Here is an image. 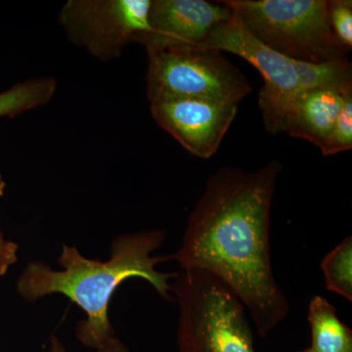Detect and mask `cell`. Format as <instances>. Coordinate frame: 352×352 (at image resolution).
I'll return each mask as SVG.
<instances>
[{
  "label": "cell",
  "instance_id": "9a60e30c",
  "mask_svg": "<svg viewBox=\"0 0 352 352\" xmlns=\"http://www.w3.org/2000/svg\"><path fill=\"white\" fill-rule=\"evenodd\" d=\"M352 147V92L344 96V104L330 135L322 147L324 156L349 151Z\"/></svg>",
  "mask_w": 352,
  "mask_h": 352
},
{
  "label": "cell",
  "instance_id": "9c48e42d",
  "mask_svg": "<svg viewBox=\"0 0 352 352\" xmlns=\"http://www.w3.org/2000/svg\"><path fill=\"white\" fill-rule=\"evenodd\" d=\"M232 10L221 1L152 0L149 10L151 32L138 39L146 50L166 46H201L210 32L226 22Z\"/></svg>",
  "mask_w": 352,
  "mask_h": 352
},
{
  "label": "cell",
  "instance_id": "8fae6325",
  "mask_svg": "<svg viewBox=\"0 0 352 352\" xmlns=\"http://www.w3.org/2000/svg\"><path fill=\"white\" fill-rule=\"evenodd\" d=\"M312 349L319 352H352V332L340 320L337 309L320 296H314L308 307Z\"/></svg>",
  "mask_w": 352,
  "mask_h": 352
},
{
  "label": "cell",
  "instance_id": "d6986e66",
  "mask_svg": "<svg viewBox=\"0 0 352 352\" xmlns=\"http://www.w3.org/2000/svg\"><path fill=\"white\" fill-rule=\"evenodd\" d=\"M47 352H68L63 342L56 336H52L50 339V346Z\"/></svg>",
  "mask_w": 352,
  "mask_h": 352
},
{
  "label": "cell",
  "instance_id": "44dd1931",
  "mask_svg": "<svg viewBox=\"0 0 352 352\" xmlns=\"http://www.w3.org/2000/svg\"><path fill=\"white\" fill-rule=\"evenodd\" d=\"M298 352H319L317 351H315V349H312V347H308V349H303L302 351Z\"/></svg>",
  "mask_w": 352,
  "mask_h": 352
},
{
  "label": "cell",
  "instance_id": "ac0fdd59",
  "mask_svg": "<svg viewBox=\"0 0 352 352\" xmlns=\"http://www.w3.org/2000/svg\"><path fill=\"white\" fill-rule=\"evenodd\" d=\"M95 352H131L129 349L120 340L113 338L112 340L106 342L100 349H96Z\"/></svg>",
  "mask_w": 352,
  "mask_h": 352
},
{
  "label": "cell",
  "instance_id": "2e32d148",
  "mask_svg": "<svg viewBox=\"0 0 352 352\" xmlns=\"http://www.w3.org/2000/svg\"><path fill=\"white\" fill-rule=\"evenodd\" d=\"M328 18L333 34L349 50L352 47V2L351 0L328 1Z\"/></svg>",
  "mask_w": 352,
  "mask_h": 352
},
{
  "label": "cell",
  "instance_id": "277c9868",
  "mask_svg": "<svg viewBox=\"0 0 352 352\" xmlns=\"http://www.w3.org/2000/svg\"><path fill=\"white\" fill-rule=\"evenodd\" d=\"M250 32L280 54L308 63L347 59L333 34L328 0H224Z\"/></svg>",
  "mask_w": 352,
  "mask_h": 352
},
{
  "label": "cell",
  "instance_id": "7c38bea8",
  "mask_svg": "<svg viewBox=\"0 0 352 352\" xmlns=\"http://www.w3.org/2000/svg\"><path fill=\"white\" fill-rule=\"evenodd\" d=\"M300 91L330 90L344 95L352 92V66L347 59L333 60L323 63L293 60Z\"/></svg>",
  "mask_w": 352,
  "mask_h": 352
},
{
  "label": "cell",
  "instance_id": "30bf717a",
  "mask_svg": "<svg viewBox=\"0 0 352 352\" xmlns=\"http://www.w3.org/2000/svg\"><path fill=\"white\" fill-rule=\"evenodd\" d=\"M344 95L330 90H302L292 103L281 132L309 141L321 150L339 117Z\"/></svg>",
  "mask_w": 352,
  "mask_h": 352
},
{
  "label": "cell",
  "instance_id": "5bb4252c",
  "mask_svg": "<svg viewBox=\"0 0 352 352\" xmlns=\"http://www.w3.org/2000/svg\"><path fill=\"white\" fill-rule=\"evenodd\" d=\"M321 270L328 291L352 302V238H346L324 256Z\"/></svg>",
  "mask_w": 352,
  "mask_h": 352
},
{
  "label": "cell",
  "instance_id": "ffe728a7",
  "mask_svg": "<svg viewBox=\"0 0 352 352\" xmlns=\"http://www.w3.org/2000/svg\"><path fill=\"white\" fill-rule=\"evenodd\" d=\"M6 183L4 182L3 176L0 173V197L4 195V191H6Z\"/></svg>",
  "mask_w": 352,
  "mask_h": 352
},
{
  "label": "cell",
  "instance_id": "52a82bcc",
  "mask_svg": "<svg viewBox=\"0 0 352 352\" xmlns=\"http://www.w3.org/2000/svg\"><path fill=\"white\" fill-rule=\"evenodd\" d=\"M200 47L233 53L258 69L264 80L258 96L264 126L270 133H280L285 117L300 92L293 59L254 38L234 11L228 20L212 29Z\"/></svg>",
  "mask_w": 352,
  "mask_h": 352
},
{
  "label": "cell",
  "instance_id": "3957f363",
  "mask_svg": "<svg viewBox=\"0 0 352 352\" xmlns=\"http://www.w3.org/2000/svg\"><path fill=\"white\" fill-rule=\"evenodd\" d=\"M171 294L179 307L178 352H256L244 305L214 275L182 270Z\"/></svg>",
  "mask_w": 352,
  "mask_h": 352
},
{
  "label": "cell",
  "instance_id": "ba28073f",
  "mask_svg": "<svg viewBox=\"0 0 352 352\" xmlns=\"http://www.w3.org/2000/svg\"><path fill=\"white\" fill-rule=\"evenodd\" d=\"M238 106L207 99H180L151 104V115L157 126L190 154L208 159L219 150Z\"/></svg>",
  "mask_w": 352,
  "mask_h": 352
},
{
  "label": "cell",
  "instance_id": "5b68a950",
  "mask_svg": "<svg viewBox=\"0 0 352 352\" xmlns=\"http://www.w3.org/2000/svg\"><path fill=\"white\" fill-rule=\"evenodd\" d=\"M146 51V91L151 104L180 99L239 104L252 92L244 74L220 51L200 46H166Z\"/></svg>",
  "mask_w": 352,
  "mask_h": 352
},
{
  "label": "cell",
  "instance_id": "6da1fadb",
  "mask_svg": "<svg viewBox=\"0 0 352 352\" xmlns=\"http://www.w3.org/2000/svg\"><path fill=\"white\" fill-rule=\"evenodd\" d=\"M283 164L252 173L224 166L208 178L189 215L182 245L170 258L182 270L210 273L251 315L263 339L286 319L289 305L270 254V212Z\"/></svg>",
  "mask_w": 352,
  "mask_h": 352
},
{
  "label": "cell",
  "instance_id": "7a4b0ae2",
  "mask_svg": "<svg viewBox=\"0 0 352 352\" xmlns=\"http://www.w3.org/2000/svg\"><path fill=\"white\" fill-rule=\"evenodd\" d=\"M166 237L164 230L122 234L113 240L110 258L104 261L87 258L75 245H64L58 258L62 270L31 261L18 278L17 293L29 302L52 295L68 298L85 314V319L76 326V337L96 351L115 338L109 305L124 281L140 278L151 284L162 298L170 300V281L176 273L157 270V264L170 261V256H153Z\"/></svg>",
  "mask_w": 352,
  "mask_h": 352
},
{
  "label": "cell",
  "instance_id": "e0dca14e",
  "mask_svg": "<svg viewBox=\"0 0 352 352\" xmlns=\"http://www.w3.org/2000/svg\"><path fill=\"white\" fill-rule=\"evenodd\" d=\"M19 247L16 243L7 239L0 227V278L17 263Z\"/></svg>",
  "mask_w": 352,
  "mask_h": 352
},
{
  "label": "cell",
  "instance_id": "8992f818",
  "mask_svg": "<svg viewBox=\"0 0 352 352\" xmlns=\"http://www.w3.org/2000/svg\"><path fill=\"white\" fill-rule=\"evenodd\" d=\"M152 0H69L58 21L69 41L102 61L117 59L127 44L151 32Z\"/></svg>",
  "mask_w": 352,
  "mask_h": 352
},
{
  "label": "cell",
  "instance_id": "4fadbf2b",
  "mask_svg": "<svg viewBox=\"0 0 352 352\" xmlns=\"http://www.w3.org/2000/svg\"><path fill=\"white\" fill-rule=\"evenodd\" d=\"M57 90V82L50 76L31 78L16 83L0 94V118L15 117L50 103Z\"/></svg>",
  "mask_w": 352,
  "mask_h": 352
}]
</instances>
